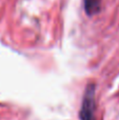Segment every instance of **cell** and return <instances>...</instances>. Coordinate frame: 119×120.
Here are the masks:
<instances>
[{"label": "cell", "instance_id": "6da1fadb", "mask_svg": "<svg viewBox=\"0 0 119 120\" xmlns=\"http://www.w3.org/2000/svg\"><path fill=\"white\" fill-rule=\"evenodd\" d=\"M95 84L90 83L86 86V92L82 98L81 109H80V119L81 120H96L95 118V110H96V102H95Z\"/></svg>", "mask_w": 119, "mask_h": 120}, {"label": "cell", "instance_id": "7a4b0ae2", "mask_svg": "<svg viewBox=\"0 0 119 120\" xmlns=\"http://www.w3.org/2000/svg\"><path fill=\"white\" fill-rule=\"evenodd\" d=\"M84 10L88 15H94L100 11V0H84Z\"/></svg>", "mask_w": 119, "mask_h": 120}]
</instances>
